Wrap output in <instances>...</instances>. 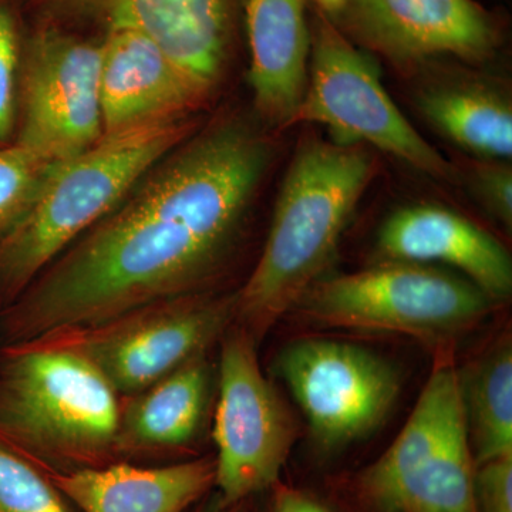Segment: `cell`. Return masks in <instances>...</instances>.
Wrapping results in <instances>:
<instances>
[{"instance_id": "obj_1", "label": "cell", "mask_w": 512, "mask_h": 512, "mask_svg": "<svg viewBox=\"0 0 512 512\" xmlns=\"http://www.w3.org/2000/svg\"><path fill=\"white\" fill-rule=\"evenodd\" d=\"M272 157L271 140L242 114L197 128L0 309V348L220 291Z\"/></svg>"}, {"instance_id": "obj_2", "label": "cell", "mask_w": 512, "mask_h": 512, "mask_svg": "<svg viewBox=\"0 0 512 512\" xmlns=\"http://www.w3.org/2000/svg\"><path fill=\"white\" fill-rule=\"evenodd\" d=\"M376 171L365 146L308 137L296 148L264 248L237 289L235 323L256 343L322 279Z\"/></svg>"}, {"instance_id": "obj_3", "label": "cell", "mask_w": 512, "mask_h": 512, "mask_svg": "<svg viewBox=\"0 0 512 512\" xmlns=\"http://www.w3.org/2000/svg\"><path fill=\"white\" fill-rule=\"evenodd\" d=\"M120 396L72 350L0 348V444L47 476L119 463Z\"/></svg>"}, {"instance_id": "obj_4", "label": "cell", "mask_w": 512, "mask_h": 512, "mask_svg": "<svg viewBox=\"0 0 512 512\" xmlns=\"http://www.w3.org/2000/svg\"><path fill=\"white\" fill-rule=\"evenodd\" d=\"M197 128L190 116L154 121L103 136L79 156L57 163L25 217L0 238V309Z\"/></svg>"}, {"instance_id": "obj_5", "label": "cell", "mask_w": 512, "mask_h": 512, "mask_svg": "<svg viewBox=\"0 0 512 512\" xmlns=\"http://www.w3.org/2000/svg\"><path fill=\"white\" fill-rule=\"evenodd\" d=\"M458 370L439 360L392 446L357 478L377 512H477Z\"/></svg>"}, {"instance_id": "obj_6", "label": "cell", "mask_w": 512, "mask_h": 512, "mask_svg": "<svg viewBox=\"0 0 512 512\" xmlns=\"http://www.w3.org/2000/svg\"><path fill=\"white\" fill-rule=\"evenodd\" d=\"M491 299L473 282L436 266L380 261L320 279L296 308L322 326L417 339H451L487 316Z\"/></svg>"}, {"instance_id": "obj_7", "label": "cell", "mask_w": 512, "mask_h": 512, "mask_svg": "<svg viewBox=\"0 0 512 512\" xmlns=\"http://www.w3.org/2000/svg\"><path fill=\"white\" fill-rule=\"evenodd\" d=\"M237 291L204 292L137 306L113 318L55 330L30 342L72 350L119 396H130L211 352L235 322Z\"/></svg>"}, {"instance_id": "obj_8", "label": "cell", "mask_w": 512, "mask_h": 512, "mask_svg": "<svg viewBox=\"0 0 512 512\" xmlns=\"http://www.w3.org/2000/svg\"><path fill=\"white\" fill-rule=\"evenodd\" d=\"M320 124L335 143L373 147L439 180H457L448 163L404 117L380 82L375 60L319 13L311 29L308 86L291 126Z\"/></svg>"}, {"instance_id": "obj_9", "label": "cell", "mask_w": 512, "mask_h": 512, "mask_svg": "<svg viewBox=\"0 0 512 512\" xmlns=\"http://www.w3.org/2000/svg\"><path fill=\"white\" fill-rule=\"evenodd\" d=\"M254 338L237 323L222 336L212 410L215 488L241 505L278 485L295 443V420L259 365Z\"/></svg>"}, {"instance_id": "obj_10", "label": "cell", "mask_w": 512, "mask_h": 512, "mask_svg": "<svg viewBox=\"0 0 512 512\" xmlns=\"http://www.w3.org/2000/svg\"><path fill=\"white\" fill-rule=\"evenodd\" d=\"M274 367L305 414L313 440L325 450L369 436L400 392L399 373L387 360L335 339L293 342Z\"/></svg>"}, {"instance_id": "obj_11", "label": "cell", "mask_w": 512, "mask_h": 512, "mask_svg": "<svg viewBox=\"0 0 512 512\" xmlns=\"http://www.w3.org/2000/svg\"><path fill=\"white\" fill-rule=\"evenodd\" d=\"M103 46L55 29L30 40L20 66L16 144L57 164L103 137L100 70Z\"/></svg>"}, {"instance_id": "obj_12", "label": "cell", "mask_w": 512, "mask_h": 512, "mask_svg": "<svg viewBox=\"0 0 512 512\" xmlns=\"http://www.w3.org/2000/svg\"><path fill=\"white\" fill-rule=\"evenodd\" d=\"M69 18L106 30L130 29L150 37L180 69L202 101L227 69L234 0H42Z\"/></svg>"}, {"instance_id": "obj_13", "label": "cell", "mask_w": 512, "mask_h": 512, "mask_svg": "<svg viewBox=\"0 0 512 512\" xmlns=\"http://www.w3.org/2000/svg\"><path fill=\"white\" fill-rule=\"evenodd\" d=\"M338 15L353 39L400 64L484 62L501 43L497 20L476 0H348Z\"/></svg>"}, {"instance_id": "obj_14", "label": "cell", "mask_w": 512, "mask_h": 512, "mask_svg": "<svg viewBox=\"0 0 512 512\" xmlns=\"http://www.w3.org/2000/svg\"><path fill=\"white\" fill-rule=\"evenodd\" d=\"M210 353L195 356L141 392L120 396V461L158 466L192 458L217 394V366Z\"/></svg>"}, {"instance_id": "obj_15", "label": "cell", "mask_w": 512, "mask_h": 512, "mask_svg": "<svg viewBox=\"0 0 512 512\" xmlns=\"http://www.w3.org/2000/svg\"><path fill=\"white\" fill-rule=\"evenodd\" d=\"M380 261L453 266L491 299L512 291V264L503 245L476 222L448 208L416 204L394 212L377 235Z\"/></svg>"}, {"instance_id": "obj_16", "label": "cell", "mask_w": 512, "mask_h": 512, "mask_svg": "<svg viewBox=\"0 0 512 512\" xmlns=\"http://www.w3.org/2000/svg\"><path fill=\"white\" fill-rule=\"evenodd\" d=\"M106 33L100 70L103 136L188 117L204 103L150 37L130 29Z\"/></svg>"}, {"instance_id": "obj_17", "label": "cell", "mask_w": 512, "mask_h": 512, "mask_svg": "<svg viewBox=\"0 0 512 512\" xmlns=\"http://www.w3.org/2000/svg\"><path fill=\"white\" fill-rule=\"evenodd\" d=\"M80 512H188L215 488L214 456L119 463L49 476Z\"/></svg>"}, {"instance_id": "obj_18", "label": "cell", "mask_w": 512, "mask_h": 512, "mask_svg": "<svg viewBox=\"0 0 512 512\" xmlns=\"http://www.w3.org/2000/svg\"><path fill=\"white\" fill-rule=\"evenodd\" d=\"M248 80L265 123L291 127L308 86L311 28L305 0H247Z\"/></svg>"}, {"instance_id": "obj_19", "label": "cell", "mask_w": 512, "mask_h": 512, "mask_svg": "<svg viewBox=\"0 0 512 512\" xmlns=\"http://www.w3.org/2000/svg\"><path fill=\"white\" fill-rule=\"evenodd\" d=\"M417 106L431 126L477 160H510L512 104L495 83L454 77L426 84Z\"/></svg>"}, {"instance_id": "obj_20", "label": "cell", "mask_w": 512, "mask_h": 512, "mask_svg": "<svg viewBox=\"0 0 512 512\" xmlns=\"http://www.w3.org/2000/svg\"><path fill=\"white\" fill-rule=\"evenodd\" d=\"M476 467L512 456V349L504 342L458 372Z\"/></svg>"}, {"instance_id": "obj_21", "label": "cell", "mask_w": 512, "mask_h": 512, "mask_svg": "<svg viewBox=\"0 0 512 512\" xmlns=\"http://www.w3.org/2000/svg\"><path fill=\"white\" fill-rule=\"evenodd\" d=\"M0 512H80L45 471L0 444Z\"/></svg>"}, {"instance_id": "obj_22", "label": "cell", "mask_w": 512, "mask_h": 512, "mask_svg": "<svg viewBox=\"0 0 512 512\" xmlns=\"http://www.w3.org/2000/svg\"><path fill=\"white\" fill-rule=\"evenodd\" d=\"M55 165L16 143L0 147V238L25 217Z\"/></svg>"}, {"instance_id": "obj_23", "label": "cell", "mask_w": 512, "mask_h": 512, "mask_svg": "<svg viewBox=\"0 0 512 512\" xmlns=\"http://www.w3.org/2000/svg\"><path fill=\"white\" fill-rule=\"evenodd\" d=\"M19 40L15 19L0 8V146L8 143L18 116Z\"/></svg>"}, {"instance_id": "obj_24", "label": "cell", "mask_w": 512, "mask_h": 512, "mask_svg": "<svg viewBox=\"0 0 512 512\" xmlns=\"http://www.w3.org/2000/svg\"><path fill=\"white\" fill-rule=\"evenodd\" d=\"M468 181L485 210L510 229L512 227V171L505 161L477 160Z\"/></svg>"}, {"instance_id": "obj_25", "label": "cell", "mask_w": 512, "mask_h": 512, "mask_svg": "<svg viewBox=\"0 0 512 512\" xmlns=\"http://www.w3.org/2000/svg\"><path fill=\"white\" fill-rule=\"evenodd\" d=\"M474 500L477 512H512V456L476 467Z\"/></svg>"}, {"instance_id": "obj_26", "label": "cell", "mask_w": 512, "mask_h": 512, "mask_svg": "<svg viewBox=\"0 0 512 512\" xmlns=\"http://www.w3.org/2000/svg\"><path fill=\"white\" fill-rule=\"evenodd\" d=\"M271 512H330L318 501L308 495L291 490V488H276Z\"/></svg>"}, {"instance_id": "obj_27", "label": "cell", "mask_w": 512, "mask_h": 512, "mask_svg": "<svg viewBox=\"0 0 512 512\" xmlns=\"http://www.w3.org/2000/svg\"><path fill=\"white\" fill-rule=\"evenodd\" d=\"M241 510L242 504H227L222 500L217 491L212 490L204 500H201L200 503L194 505V507H192L188 512H241Z\"/></svg>"}, {"instance_id": "obj_28", "label": "cell", "mask_w": 512, "mask_h": 512, "mask_svg": "<svg viewBox=\"0 0 512 512\" xmlns=\"http://www.w3.org/2000/svg\"><path fill=\"white\" fill-rule=\"evenodd\" d=\"M320 6L323 12L329 13V15H338L340 10L345 8L348 0H315Z\"/></svg>"}]
</instances>
